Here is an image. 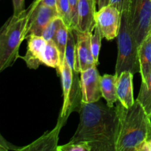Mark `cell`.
<instances>
[{"label": "cell", "instance_id": "18", "mask_svg": "<svg viewBox=\"0 0 151 151\" xmlns=\"http://www.w3.org/2000/svg\"><path fill=\"white\" fill-rule=\"evenodd\" d=\"M136 100L143 106L147 114L151 117V72L146 81H142L139 92Z\"/></svg>", "mask_w": 151, "mask_h": 151}, {"label": "cell", "instance_id": "22", "mask_svg": "<svg viewBox=\"0 0 151 151\" xmlns=\"http://www.w3.org/2000/svg\"><path fill=\"white\" fill-rule=\"evenodd\" d=\"M56 9L58 13L59 17L63 20L69 28L72 27V16L71 8L69 0H57Z\"/></svg>", "mask_w": 151, "mask_h": 151}, {"label": "cell", "instance_id": "25", "mask_svg": "<svg viewBox=\"0 0 151 151\" xmlns=\"http://www.w3.org/2000/svg\"><path fill=\"white\" fill-rule=\"evenodd\" d=\"M71 8V16H72V27L70 29H75L78 23V11L79 0H69Z\"/></svg>", "mask_w": 151, "mask_h": 151}, {"label": "cell", "instance_id": "13", "mask_svg": "<svg viewBox=\"0 0 151 151\" xmlns=\"http://www.w3.org/2000/svg\"><path fill=\"white\" fill-rule=\"evenodd\" d=\"M97 0H79L78 23L75 29L80 32H92L95 27L96 4Z\"/></svg>", "mask_w": 151, "mask_h": 151}, {"label": "cell", "instance_id": "8", "mask_svg": "<svg viewBox=\"0 0 151 151\" xmlns=\"http://www.w3.org/2000/svg\"><path fill=\"white\" fill-rule=\"evenodd\" d=\"M120 18L121 12L111 4L98 9L95 13V22L101 31L103 38L111 41L117 37Z\"/></svg>", "mask_w": 151, "mask_h": 151}, {"label": "cell", "instance_id": "27", "mask_svg": "<svg viewBox=\"0 0 151 151\" xmlns=\"http://www.w3.org/2000/svg\"><path fill=\"white\" fill-rule=\"evenodd\" d=\"M13 5V14L18 16L22 13L24 9L25 0H12Z\"/></svg>", "mask_w": 151, "mask_h": 151}, {"label": "cell", "instance_id": "9", "mask_svg": "<svg viewBox=\"0 0 151 151\" xmlns=\"http://www.w3.org/2000/svg\"><path fill=\"white\" fill-rule=\"evenodd\" d=\"M80 74L81 102L89 103L99 101L103 97L100 88L101 76L97 71V66H91Z\"/></svg>", "mask_w": 151, "mask_h": 151}, {"label": "cell", "instance_id": "16", "mask_svg": "<svg viewBox=\"0 0 151 151\" xmlns=\"http://www.w3.org/2000/svg\"><path fill=\"white\" fill-rule=\"evenodd\" d=\"M118 75H106L100 77V88H101L102 97L106 100V104L110 107H114V104L118 101L116 93V84H117Z\"/></svg>", "mask_w": 151, "mask_h": 151}, {"label": "cell", "instance_id": "20", "mask_svg": "<svg viewBox=\"0 0 151 151\" xmlns=\"http://www.w3.org/2000/svg\"><path fill=\"white\" fill-rule=\"evenodd\" d=\"M75 47H76V37H75V29L69 28L67 44L65 51V61L73 71L75 64Z\"/></svg>", "mask_w": 151, "mask_h": 151}, {"label": "cell", "instance_id": "26", "mask_svg": "<svg viewBox=\"0 0 151 151\" xmlns=\"http://www.w3.org/2000/svg\"><path fill=\"white\" fill-rule=\"evenodd\" d=\"M19 147L13 145V144L9 142L5 139L0 133V151H8V150H19Z\"/></svg>", "mask_w": 151, "mask_h": 151}, {"label": "cell", "instance_id": "2", "mask_svg": "<svg viewBox=\"0 0 151 151\" xmlns=\"http://www.w3.org/2000/svg\"><path fill=\"white\" fill-rule=\"evenodd\" d=\"M116 110L119 119L116 151H140L151 127V117L135 100L130 108L118 100Z\"/></svg>", "mask_w": 151, "mask_h": 151}, {"label": "cell", "instance_id": "4", "mask_svg": "<svg viewBox=\"0 0 151 151\" xmlns=\"http://www.w3.org/2000/svg\"><path fill=\"white\" fill-rule=\"evenodd\" d=\"M130 4L131 0H126L121 10L120 24L117 35L118 55L115 67V74L118 76L124 71H130L134 75L140 72L139 46L131 26Z\"/></svg>", "mask_w": 151, "mask_h": 151}, {"label": "cell", "instance_id": "3", "mask_svg": "<svg viewBox=\"0 0 151 151\" xmlns=\"http://www.w3.org/2000/svg\"><path fill=\"white\" fill-rule=\"evenodd\" d=\"M32 7L18 16L13 15L0 27V72L13 66L20 57L19 48L26 39Z\"/></svg>", "mask_w": 151, "mask_h": 151}, {"label": "cell", "instance_id": "14", "mask_svg": "<svg viewBox=\"0 0 151 151\" xmlns=\"http://www.w3.org/2000/svg\"><path fill=\"white\" fill-rule=\"evenodd\" d=\"M134 74L130 71H124L118 76L116 93L118 100L125 108H130L134 103L133 88Z\"/></svg>", "mask_w": 151, "mask_h": 151}, {"label": "cell", "instance_id": "21", "mask_svg": "<svg viewBox=\"0 0 151 151\" xmlns=\"http://www.w3.org/2000/svg\"><path fill=\"white\" fill-rule=\"evenodd\" d=\"M102 38H103V35H102L101 31L99 27L96 24L94 30L91 32V49L93 58L97 66L99 64V55H100V47H101Z\"/></svg>", "mask_w": 151, "mask_h": 151}, {"label": "cell", "instance_id": "24", "mask_svg": "<svg viewBox=\"0 0 151 151\" xmlns=\"http://www.w3.org/2000/svg\"><path fill=\"white\" fill-rule=\"evenodd\" d=\"M58 151H91V148L84 142H69L66 144L58 146Z\"/></svg>", "mask_w": 151, "mask_h": 151}, {"label": "cell", "instance_id": "6", "mask_svg": "<svg viewBox=\"0 0 151 151\" xmlns=\"http://www.w3.org/2000/svg\"><path fill=\"white\" fill-rule=\"evenodd\" d=\"M129 11L133 32L139 47L151 32V0H131Z\"/></svg>", "mask_w": 151, "mask_h": 151}, {"label": "cell", "instance_id": "28", "mask_svg": "<svg viewBox=\"0 0 151 151\" xmlns=\"http://www.w3.org/2000/svg\"><path fill=\"white\" fill-rule=\"evenodd\" d=\"M140 151H151V127L149 131L148 135H147V139L143 143Z\"/></svg>", "mask_w": 151, "mask_h": 151}, {"label": "cell", "instance_id": "19", "mask_svg": "<svg viewBox=\"0 0 151 151\" xmlns=\"http://www.w3.org/2000/svg\"><path fill=\"white\" fill-rule=\"evenodd\" d=\"M68 32H69V27L62 20L56 31L55 35L53 40L60 53V65L63 64L65 60V51H66V47L67 44Z\"/></svg>", "mask_w": 151, "mask_h": 151}, {"label": "cell", "instance_id": "7", "mask_svg": "<svg viewBox=\"0 0 151 151\" xmlns=\"http://www.w3.org/2000/svg\"><path fill=\"white\" fill-rule=\"evenodd\" d=\"M31 7L32 10L28 22L26 38L31 35L42 36L47 25L53 19L59 17L57 9L45 5L39 0H35L31 4Z\"/></svg>", "mask_w": 151, "mask_h": 151}, {"label": "cell", "instance_id": "31", "mask_svg": "<svg viewBox=\"0 0 151 151\" xmlns=\"http://www.w3.org/2000/svg\"><path fill=\"white\" fill-rule=\"evenodd\" d=\"M110 0H97V4H98V8L100 9L102 7L107 6L109 4Z\"/></svg>", "mask_w": 151, "mask_h": 151}, {"label": "cell", "instance_id": "11", "mask_svg": "<svg viewBox=\"0 0 151 151\" xmlns=\"http://www.w3.org/2000/svg\"><path fill=\"white\" fill-rule=\"evenodd\" d=\"M65 123L66 122L63 119L58 118L54 129L46 132L31 144L19 147V151H58L59 133Z\"/></svg>", "mask_w": 151, "mask_h": 151}, {"label": "cell", "instance_id": "10", "mask_svg": "<svg viewBox=\"0 0 151 151\" xmlns=\"http://www.w3.org/2000/svg\"><path fill=\"white\" fill-rule=\"evenodd\" d=\"M75 32L76 37V47L74 71L78 73H81L82 71L96 65L91 53V32H80L76 29H75Z\"/></svg>", "mask_w": 151, "mask_h": 151}, {"label": "cell", "instance_id": "29", "mask_svg": "<svg viewBox=\"0 0 151 151\" xmlns=\"http://www.w3.org/2000/svg\"><path fill=\"white\" fill-rule=\"evenodd\" d=\"M125 1H126V0H110L109 4L115 7L121 12L122 7H123L124 3H125Z\"/></svg>", "mask_w": 151, "mask_h": 151}, {"label": "cell", "instance_id": "12", "mask_svg": "<svg viewBox=\"0 0 151 151\" xmlns=\"http://www.w3.org/2000/svg\"><path fill=\"white\" fill-rule=\"evenodd\" d=\"M27 40V48L26 54L20 56L24 60L27 66L30 69H37L43 63V55L46 43L42 36L31 35L26 38Z\"/></svg>", "mask_w": 151, "mask_h": 151}, {"label": "cell", "instance_id": "17", "mask_svg": "<svg viewBox=\"0 0 151 151\" xmlns=\"http://www.w3.org/2000/svg\"><path fill=\"white\" fill-rule=\"evenodd\" d=\"M43 63L58 71L60 66V53L53 40L47 41L43 55Z\"/></svg>", "mask_w": 151, "mask_h": 151}, {"label": "cell", "instance_id": "1", "mask_svg": "<svg viewBox=\"0 0 151 151\" xmlns=\"http://www.w3.org/2000/svg\"><path fill=\"white\" fill-rule=\"evenodd\" d=\"M78 113L79 124L69 142L86 143L91 151H116L119 125L116 108L100 100L81 102Z\"/></svg>", "mask_w": 151, "mask_h": 151}, {"label": "cell", "instance_id": "5", "mask_svg": "<svg viewBox=\"0 0 151 151\" xmlns=\"http://www.w3.org/2000/svg\"><path fill=\"white\" fill-rule=\"evenodd\" d=\"M61 78L63 88V102L59 118L66 122L69 114L73 111H78L81 101H78V95L81 94L80 80L78 78V72L69 67L66 61L60 66L58 71Z\"/></svg>", "mask_w": 151, "mask_h": 151}, {"label": "cell", "instance_id": "30", "mask_svg": "<svg viewBox=\"0 0 151 151\" xmlns=\"http://www.w3.org/2000/svg\"><path fill=\"white\" fill-rule=\"evenodd\" d=\"M39 1L44 4H45V5L56 9L57 0H39Z\"/></svg>", "mask_w": 151, "mask_h": 151}, {"label": "cell", "instance_id": "15", "mask_svg": "<svg viewBox=\"0 0 151 151\" xmlns=\"http://www.w3.org/2000/svg\"><path fill=\"white\" fill-rule=\"evenodd\" d=\"M139 62L142 81L147 80L151 72V32L139 47Z\"/></svg>", "mask_w": 151, "mask_h": 151}, {"label": "cell", "instance_id": "23", "mask_svg": "<svg viewBox=\"0 0 151 151\" xmlns=\"http://www.w3.org/2000/svg\"><path fill=\"white\" fill-rule=\"evenodd\" d=\"M61 21L62 19L60 17L55 18L44 29L42 34V37L45 39L46 41H50V40H54L56 31H57Z\"/></svg>", "mask_w": 151, "mask_h": 151}]
</instances>
